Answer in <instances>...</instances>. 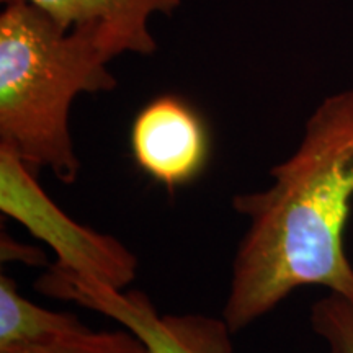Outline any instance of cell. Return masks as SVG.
Returning a JSON list of instances; mask_svg holds the SVG:
<instances>
[{
	"label": "cell",
	"instance_id": "4",
	"mask_svg": "<svg viewBox=\"0 0 353 353\" xmlns=\"http://www.w3.org/2000/svg\"><path fill=\"white\" fill-rule=\"evenodd\" d=\"M34 286L46 296L76 303L120 322L154 353H232V332L224 319L161 316L139 291L113 290L56 263L46 268Z\"/></svg>",
	"mask_w": 353,
	"mask_h": 353
},
{
	"label": "cell",
	"instance_id": "6",
	"mask_svg": "<svg viewBox=\"0 0 353 353\" xmlns=\"http://www.w3.org/2000/svg\"><path fill=\"white\" fill-rule=\"evenodd\" d=\"M26 2L51 17L63 30L97 25L112 41L117 54H152L156 41L148 25L152 13L170 15L180 0H2Z\"/></svg>",
	"mask_w": 353,
	"mask_h": 353
},
{
	"label": "cell",
	"instance_id": "2",
	"mask_svg": "<svg viewBox=\"0 0 353 353\" xmlns=\"http://www.w3.org/2000/svg\"><path fill=\"white\" fill-rule=\"evenodd\" d=\"M117 54L97 25L63 30L32 3L8 2L0 15V145L33 170L72 185L81 172L69 112L79 94L117 87Z\"/></svg>",
	"mask_w": 353,
	"mask_h": 353
},
{
	"label": "cell",
	"instance_id": "9",
	"mask_svg": "<svg viewBox=\"0 0 353 353\" xmlns=\"http://www.w3.org/2000/svg\"><path fill=\"white\" fill-rule=\"evenodd\" d=\"M309 319L329 353H353V294L329 291L311 307Z\"/></svg>",
	"mask_w": 353,
	"mask_h": 353
},
{
	"label": "cell",
	"instance_id": "8",
	"mask_svg": "<svg viewBox=\"0 0 353 353\" xmlns=\"http://www.w3.org/2000/svg\"><path fill=\"white\" fill-rule=\"evenodd\" d=\"M0 353H154L143 339L132 334L130 329L103 330L95 332L92 329L81 330L39 345L21 347Z\"/></svg>",
	"mask_w": 353,
	"mask_h": 353
},
{
	"label": "cell",
	"instance_id": "10",
	"mask_svg": "<svg viewBox=\"0 0 353 353\" xmlns=\"http://www.w3.org/2000/svg\"><path fill=\"white\" fill-rule=\"evenodd\" d=\"M0 252H2L0 254L2 255V262H20L25 265H33V267H41V265L46 263V255L43 254L41 249L15 241L8 234H2Z\"/></svg>",
	"mask_w": 353,
	"mask_h": 353
},
{
	"label": "cell",
	"instance_id": "5",
	"mask_svg": "<svg viewBox=\"0 0 353 353\" xmlns=\"http://www.w3.org/2000/svg\"><path fill=\"white\" fill-rule=\"evenodd\" d=\"M136 164L174 190L196 179L208 161V132L198 113L174 95H162L141 110L131 128Z\"/></svg>",
	"mask_w": 353,
	"mask_h": 353
},
{
	"label": "cell",
	"instance_id": "1",
	"mask_svg": "<svg viewBox=\"0 0 353 353\" xmlns=\"http://www.w3.org/2000/svg\"><path fill=\"white\" fill-rule=\"evenodd\" d=\"M270 176L272 187L232 198L234 211L249 219L223 309L232 334L301 286L353 294L343 247L353 198V90L322 101L296 151Z\"/></svg>",
	"mask_w": 353,
	"mask_h": 353
},
{
	"label": "cell",
	"instance_id": "3",
	"mask_svg": "<svg viewBox=\"0 0 353 353\" xmlns=\"http://www.w3.org/2000/svg\"><path fill=\"white\" fill-rule=\"evenodd\" d=\"M0 210L56 254V265L90 280L125 290L138 273V259L125 244L82 226L38 183L32 167L0 145Z\"/></svg>",
	"mask_w": 353,
	"mask_h": 353
},
{
	"label": "cell",
	"instance_id": "7",
	"mask_svg": "<svg viewBox=\"0 0 353 353\" xmlns=\"http://www.w3.org/2000/svg\"><path fill=\"white\" fill-rule=\"evenodd\" d=\"M85 329L74 314L38 306L20 293L10 276H0V352L39 345Z\"/></svg>",
	"mask_w": 353,
	"mask_h": 353
}]
</instances>
